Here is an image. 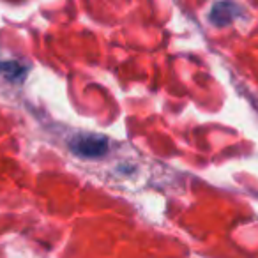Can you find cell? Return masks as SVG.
<instances>
[{
	"label": "cell",
	"mask_w": 258,
	"mask_h": 258,
	"mask_svg": "<svg viewBox=\"0 0 258 258\" xmlns=\"http://www.w3.org/2000/svg\"><path fill=\"white\" fill-rule=\"evenodd\" d=\"M69 149L80 158L87 159H97L103 158L110 149L108 138L103 135H92V133H80L71 138Z\"/></svg>",
	"instance_id": "1"
},
{
	"label": "cell",
	"mask_w": 258,
	"mask_h": 258,
	"mask_svg": "<svg viewBox=\"0 0 258 258\" xmlns=\"http://www.w3.org/2000/svg\"><path fill=\"white\" fill-rule=\"evenodd\" d=\"M240 15H242V8L240 6L233 4V2H218V4L212 6L209 20L216 27H226L235 18H239Z\"/></svg>",
	"instance_id": "2"
},
{
	"label": "cell",
	"mask_w": 258,
	"mask_h": 258,
	"mask_svg": "<svg viewBox=\"0 0 258 258\" xmlns=\"http://www.w3.org/2000/svg\"><path fill=\"white\" fill-rule=\"evenodd\" d=\"M27 71L29 68L23 66L22 62H16V60H11V62H0V75L8 78L9 82H20L27 76Z\"/></svg>",
	"instance_id": "3"
}]
</instances>
